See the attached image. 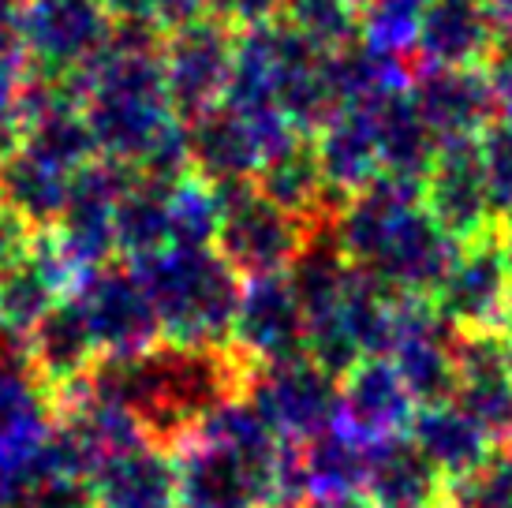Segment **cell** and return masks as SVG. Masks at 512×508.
Listing matches in <instances>:
<instances>
[{"label": "cell", "instance_id": "obj_1", "mask_svg": "<svg viewBox=\"0 0 512 508\" xmlns=\"http://www.w3.org/2000/svg\"><path fill=\"white\" fill-rule=\"evenodd\" d=\"M255 363L236 344L161 337L139 355H101L83 389L135 415L146 441L176 449L214 411L247 393Z\"/></svg>", "mask_w": 512, "mask_h": 508}, {"label": "cell", "instance_id": "obj_2", "mask_svg": "<svg viewBox=\"0 0 512 508\" xmlns=\"http://www.w3.org/2000/svg\"><path fill=\"white\" fill-rule=\"evenodd\" d=\"M333 236L367 277L393 296L430 299L456 243L423 202V184L400 176H374L344 202Z\"/></svg>", "mask_w": 512, "mask_h": 508}, {"label": "cell", "instance_id": "obj_3", "mask_svg": "<svg viewBox=\"0 0 512 508\" xmlns=\"http://www.w3.org/2000/svg\"><path fill=\"white\" fill-rule=\"evenodd\" d=\"M180 508H285L281 456L285 438L240 396L214 411L176 449Z\"/></svg>", "mask_w": 512, "mask_h": 508}, {"label": "cell", "instance_id": "obj_4", "mask_svg": "<svg viewBox=\"0 0 512 508\" xmlns=\"http://www.w3.org/2000/svg\"><path fill=\"white\" fill-rule=\"evenodd\" d=\"M150 292L161 333L187 344H232L243 281L217 247H165L131 262Z\"/></svg>", "mask_w": 512, "mask_h": 508}, {"label": "cell", "instance_id": "obj_5", "mask_svg": "<svg viewBox=\"0 0 512 508\" xmlns=\"http://www.w3.org/2000/svg\"><path fill=\"white\" fill-rule=\"evenodd\" d=\"M210 187L221 202V228L214 240L217 254L243 281L288 273L303 243L311 240V225L285 206H277L270 195H262L255 176L221 180Z\"/></svg>", "mask_w": 512, "mask_h": 508}, {"label": "cell", "instance_id": "obj_6", "mask_svg": "<svg viewBox=\"0 0 512 508\" xmlns=\"http://www.w3.org/2000/svg\"><path fill=\"white\" fill-rule=\"evenodd\" d=\"M430 303L460 333L505 329L512 322V288L501 221L456 243L438 288L430 292Z\"/></svg>", "mask_w": 512, "mask_h": 508}, {"label": "cell", "instance_id": "obj_7", "mask_svg": "<svg viewBox=\"0 0 512 508\" xmlns=\"http://www.w3.org/2000/svg\"><path fill=\"white\" fill-rule=\"evenodd\" d=\"M116 19L105 0H23L15 30L30 68L42 75H75L105 53Z\"/></svg>", "mask_w": 512, "mask_h": 508}, {"label": "cell", "instance_id": "obj_8", "mask_svg": "<svg viewBox=\"0 0 512 508\" xmlns=\"http://www.w3.org/2000/svg\"><path fill=\"white\" fill-rule=\"evenodd\" d=\"M243 396L285 441H307L341 423V378L311 355L255 367Z\"/></svg>", "mask_w": 512, "mask_h": 508}, {"label": "cell", "instance_id": "obj_9", "mask_svg": "<svg viewBox=\"0 0 512 508\" xmlns=\"http://www.w3.org/2000/svg\"><path fill=\"white\" fill-rule=\"evenodd\" d=\"M72 299L101 344V355H139L165 337L146 284L128 258H109L79 273Z\"/></svg>", "mask_w": 512, "mask_h": 508}, {"label": "cell", "instance_id": "obj_10", "mask_svg": "<svg viewBox=\"0 0 512 508\" xmlns=\"http://www.w3.org/2000/svg\"><path fill=\"white\" fill-rule=\"evenodd\" d=\"M232 60H236V30L221 23L217 15L191 19L165 34L161 68H165L169 101L180 120L225 101Z\"/></svg>", "mask_w": 512, "mask_h": 508}, {"label": "cell", "instance_id": "obj_11", "mask_svg": "<svg viewBox=\"0 0 512 508\" xmlns=\"http://www.w3.org/2000/svg\"><path fill=\"white\" fill-rule=\"evenodd\" d=\"M128 165H116L109 157H94L86 169L75 172L68 206L60 213L57 228L49 232L60 243V251L68 254L75 273L101 266L116 254V198L131 180Z\"/></svg>", "mask_w": 512, "mask_h": 508}, {"label": "cell", "instance_id": "obj_12", "mask_svg": "<svg viewBox=\"0 0 512 508\" xmlns=\"http://www.w3.org/2000/svg\"><path fill=\"white\" fill-rule=\"evenodd\" d=\"M456 344L460 329L445 322L430 299H400L397 337L389 344V359L408 385L415 408L453 400Z\"/></svg>", "mask_w": 512, "mask_h": 508}, {"label": "cell", "instance_id": "obj_13", "mask_svg": "<svg viewBox=\"0 0 512 508\" xmlns=\"http://www.w3.org/2000/svg\"><path fill=\"white\" fill-rule=\"evenodd\" d=\"M423 202L453 240H468L475 232L498 225L483 157H479V135L441 142L434 165L423 176Z\"/></svg>", "mask_w": 512, "mask_h": 508}, {"label": "cell", "instance_id": "obj_14", "mask_svg": "<svg viewBox=\"0 0 512 508\" xmlns=\"http://www.w3.org/2000/svg\"><path fill=\"white\" fill-rule=\"evenodd\" d=\"M79 273L60 251V243L42 232L15 262L0 269V337L27 340V333L72 296Z\"/></svg>", "mask_w": 512, "mask_h": 508}, {"label": "cell", "instance_id": "obj_15", "mask_svg": "<svg viewBox=\"0 0 512 508\" xmlns=\"http://www.w3.org/2000/svg\"><path fill=\"white\" fill-rule=\"evenodd\" d=\"M453 400L494 445H512V359L505 329L460 333Z\"/></svg>", "mask_w": 512, "mask_h": 508}, {"label": "cell", "instance_id": "obj_16", "mask_svg": "<svg viewBox=\"0 0 512 508\" xmlns=\"http://www.w3.org/2000/svg\"><path fill=\"white\" fill-rule=\"evenodd\" d=\"M23 352H27V367L45 385V393L53 396L57 408L83 389L86 378L101 363L98 337L72 296L60 299L57 307L30 329Z\"/></svg>", "mask_w": 512, "mask_h": 508}, {"label": "cell", "instance_id": "obj_17", "mask_svg": "<svg viewBox=\"0 0 512 508\" xmlns=\"http://www.w3.org/2000/svg\"><path fill=\"white\" fill-rule=\"evenodd\" d=\"M232 344L255 367L307 355V314L299 307L285 273L247 281L240 311H236V325H232Z\"/></svg>", "mask_w": 512, "mask_h": 508}, {"label": "cell", "instance_id": "obj_18", "mask_svg": "<svg viewBox=\"0 0 512 508\" xmlns=\"http://www.w3.org/2000/svg\"><path fill=\"white\" fill-rule=\"evenodd\" d=\"M505 27L494 0H427L412 57L427 68H483Z\"/></svg>", "mask_w": 512, "mask_h": 508}, {"label": "cell", "instance_id": "obj_19", "mask_svg": "<svg viewBox=\"0 0 512 508\" xmlns=\"http://www.w3.org/2000/svg\"><path fill=\"white\" fill-rule=\"evenodd\" d=\"M412 101L427 116L434 135L445 139H475L501 113L498 94L483 68H427L419 64L408 79Z\"/></svg>", "mask_w": 512, "mask_h": 508}, {"label": "cell", "instance_id": "obj_20", "mask_svg": "<svg viewBox=\"0 0 512 508\" xmlns=\"http://www.w3.org/2000/svg\"><path fill=\"white\" fill-rule=\"evenodd\" d=\"M57 426V404L27 367L23 340L0 337V467L27 460Z\"/></svg>", "mask_w": 512, "mask_h": 508}, {"label": "cell", "instance_id": "obj_21", "mask_svg": "<svg viewBox=\"0 0 512 508\" xmlns=\"http://www.w3.org/2000/svg\"><path fill=\"white\" fill-rule=\"evenodd\" d=\"M363 494H370L382 508H438L449 497V475L408 430H400L367 441Z\"/></svg>", "mask_w": 512, "mask_h": 508}, {"label": "cell", "instance_id": "obj_22", "mask_svg": "<svg viewBox=\"0 0 512 508\" xmlns=\"http://www.w3.org/2000/svg\"><path fill=\"white\" fill-rule=\"evenodd\" d=\"M184 142L191 172L206 184L247 180L262 169V142H258L255 120L228 101L184 116Z\"/></svg>", "mask_w": 512, "mask_h": 508}, {"label": "cell", "instance_id": "obj_23", "mask_svg": "<svg viewBox=\"0 0 512 508\" xmlns=\"http://www.w3.org/2000/svg\"><path fill=\"white\" fill-rule=\"evenodd\" d=\"M415 400L389 355H363L341 374V423L363 441H378L408 430Z\"/></svg>", "mask_w": 512, "mask_h": 508}, {"label": "cell", "instance_id": "obj_24", "mask_svg": "<svg viewBox=\"0 0 512 508\" xmlns=\"http://www.w3.org/2000/svg\"><path fill=\"white\" fill-rule=\"evenodd\" d=\"M363 109H367L370 127H374L378 161H382L385 176H400V180L423 184V176H427L434 157H438L441 139L434 135V127L427 124V116L419 113L408 83L389 86L385 94L367 101Z\"/></svg>", "mask_w": 512, "mask_h": 508}, {"label": "cell", "instance_id": "obj_25", "mask_svg": "<svg viewBox=\"0 0 512 508\" xmlns=\"http://www.w3.org/2000/svg\"><path fill=\"white\" fill-rule=\"evenodd\" d=\"M94 508H180L176 456L165 445L139 441L90 475Z\"/></svg>", "mask_w": 512, "mask_h": 508}, {"label": "cell", "instance_id": "obj_26", "mask_svg": "<svg viewBox=\"0 0 512 508\" xmlns=\"http://www.w3.org/2000/svg\"><path fill=\"white\" fill-rule=\"evenodd\" d=\"M311 139L318 165H322V176H326V184L333 191L352 198L359 187H367L374 176H382L374 127H370V116L363 105L337 109Z\"/></svg>", "mask_w": 512, "mask_h": 508}, {"label": "cell", "instance_id": "obj_27", "mask_svg": "<svg viewBox=\"0 0 512 508\" xmlns=\"http://www.w3.org/2000/svg\"><path fill=\"white\" fill-rule=\"evenodd\" d=\"M408 434H412L434 464L449 475V482L456 475H464L471 467H479L498 449L483 426L471 419L468 411L460 408L456 400H441V404H423L415 408L412 423H408Z\"/></svg>", "mask_w": 512, "mask_h": 508}, {"label": "cell", "instance_id": "obj_28", "mask_svg": "<svg viewBox=\"0 0 512 508\" xmlns=\"http://www.w3.org/2000/svg\"><path fill=\"white\" fill-rule=\"evenodd\" d=\"M172 187L165 180L131 172L120 198H116V254L139 262L146 254L165 251L172 243Z\"/></svg>", "mask_w": 512, "mask_h": 508}, {"label": "cell", "instance_id": "obj_29", "mask_svg": "<svg viewBox=\"0 0 512 508\" xmlns=\"http://www.w3.org/2000/svg\"><path fill=\"white\" fill-rule=\"evenodd\" d=\"M72 172L49 165L30 150L15 146L0 157V195L27 217L38 232H53L72 195Z\"/></svg>", "mask_w": 512, "mask_h": 508}, {"label": "cell", "instance_id": "obj_30", "mask_svg": "<svg viewBox=\"0 0 512 508\" xmlns=\"http://www.w3.org/2000/svg\"><path fill=\"white\" fill-rule=\"evenodd\" d=\"M299 456H303V475H307V494H311V501H329V497H344L363 490L367 441L356 438L344 423L329 426V430H322V434H314L307 441H299Z\"/></svg>", "mask_w": 512, "mask_h": 508}, {"label": "cell", "instance_id": "obj_31", "mask_svg": "<svg viewBox=\"0 0 512 508\" xmlns=\"http://www.w3.org/2000/svg\"><path fill=\"white\" fill-rule=\"evenodd\" d=\"M427 0H363L359 8V38L385 57L408 60L415 53L419 19Z\"/></svg>", "mask_w": 512, "mask_h": 508}, {"label": "cell", "instance_id": "obj_32", "mask_svg": "<svg viewBox=\"0 0 512 508\" xmlns=\"http://www.w3.org/2000/svg\"><path fill=\"white\" fill-rule=\"evenodd\" d=\"M172 247H214L221 228V202L195 172L172 187Z\"/></svg>", "mask_w": 512, "mask_h": 508}, {"label": "cell", "instance_id": "obj_33", "mask_svg": "<svg viewBox=\"0 0 512 508\" xmlns=\"http://www.w3.org/2000/svg\"><path fill=\"white\" fill-rule=\"evenodd\" d=\"M30 57L15 27H0V157L23 139V90L30 79Z\"/></svg>", "mask_w": 512, "mask_h": 508}, {"label": "cell", "instance_id": "obj_34", "mask_svg": "<svg viewBox=\"0 0 512 508\" xmlns=\"http://www.w3.org/2000/svg\"><path fill=\"white\" fill-rule=\"evenodd\" d=\"M453 508H512V445H498L479 467L449 482Z\"/></svg>", "mask_w": 512, "mask_h": 508}, {"label": "cell", "instance_id": "obj_35", "mask_svg": "<svg viewBox=\"0 0 512 508\" xmlns=\"http://www.w3.org/2000/svg\"><path fill=\"white\" fill-rule=\"evenodd\" d=\"M285 19L322 49H337V45L359 38L356 0H288Z\"/></svg>", "mask_w": 512, "mask_h": 508}, {"label": "cell", "instance_id": "obj_36", "mask_svg": "<svg viewBox=\"0 0 512 508\" xmlns=\"http://www.w3.org/2000/svg\"><path fill=\"white\" fill-rule=\"evenodd\" d=\"M479 157H483L486 184H490V198H494V213L501 221L512 213V113L501 109L479 131Z\"/></svg>", "mask_w": 512, "mask_h": 508}, {"label": "cell", "instance_id": "obj_37", "mask_svg": "<svg viewBox=\"0 0 512 508\" xmlns=\"http://www.w3.org/2000/svg\"><path fill=\"white\" fill-rule=\"evenodd\" d=\"M116 23H143L161 34L210 15V0H105Z\"/></svg>", "mask_w": 512, "mask_h": 508}, {"label": "cell", "instance_id": "obj_38", "mask_svg": "<svg viewBox=\"0 0 512 508\" xmlns=\"http://www.w3.org/2000/svg\"><path fill=\"white\" fill-rule=\"evenodd\" d=\"M19 508H94V490L83 475H45L27 490Z\"/></svg>", "mask_w": 512, "mask_h": 508}, {"label": "cell", "instance_id": "obj_39", "mask_svg": "<svg viewBox=\"0 0 512 508\" xmlns=\"http://www.w3.org/2000/svg\"><path fill=\"white\" fill-rule=\"evenodd\" d=\"M285 4L288 0H210V15L232 30H251L285 19Z\"/></svg>", "mask_w": 512, "mask_h": 508}, {"label": "cell", "instance_id": "obj_40", "mask_svg": "<svg viewBox=\"0 0 512 508\" xmlns=\"http://www.w3.org/2000/svg\"><path fill=\"white\" fill-rule=\"evenodd\" d=\"M34 240H38V228L30 225L27 217L0 195V269L8 266V262H15Z\"/></svg>", "mask_w": 512, "mask_h": 508}, {"label": "cell", "instance_id": "obj_41", "mask_svg": "<svg viewBox=\"0 0 512 508\" xmlns=\"http://www.w3.org/2000/svg\"><path fill=\"white\" fill-rule=\"evenodd\" d=\"M483 71L486 79H490V86H494V94H498V105L505 113H512V27L501 30L498 45L486 57Z\"/></svg>", "mask_w": 512, "mask_h": 508}, {"label": "cell", "instance_id": "obj_42", "mask_svg": "<svg viewBox=\"0 0 512 508\" xmlns=\"http://www.w3.org/2000/svg\"><path fill=\"white\" fill-rule=\"evenodd\" d=\"M307 508H382L370 494L356 490V494H344V497H329V501H311Z\"/></svg>", "mask_w": 512, "mask_h": 508}, {"label": "cell", "instance_id": "obj_43", "mask_svg": "<svg viewBox=\"0 0 512 508\" xmlns=\"http://www.w3.org/2000/svg\"><path fill=\"white\" fill-rule=\"evenodd\" d=\"M23 0H0V27H15Z\"/></svg>", "mask_w": 512, "mask_h": 508}, {"label": "cell", "instance_id": "obj_44", "mask_svg": "<svg viewBox=\"0 0 512 508\" xmlns=\"http://www.w3.org/2000/svg\"><path fill=\"white\" fill-rule=\"evenodd\" d=\"M501 243H505V262H509V288H512V213L501 217Z\"/></svg>", "mask_w": 512, "mask_h": 508}, {"label": "cell", "instance_id": "obj_45", "mask_svg": "<svg viewBox=\"0 0 512 508\" xmlns=\"http://www.w3.org/2000/svg\"><path fill=\"white\" fill-rule=\"evenodd\" d=\"M505 340H509V359H512V322L505 325Z\"/></svg>", "mask_w": 512, "mask_h": 508}, {"label": "cell", "instance_id": "obj_46", "mask_svg": "<svg viewBox=\"0 0 512 508\" xmlns=\"http://www.w3.org/2000/svg\"><path fill=\"white\" fill-rule=\"evenodd\" d=\"M438 508H453V505H449V501H445V505H438Z\"/></svg>", "mask_w": 512, "mask_h": 508}, {"label": "cell", "instance_id": "obj_47", "mask_svg": "<svg viewBox=\"0 0 512 508\" xmlns=\"http://www.w3.org/2000/svg\"><path fill=\"white\" fill-rule=\"evenodd\" d=\"M509 27H512V15H509Z\"/></svg>", "mask_w": 512, "mask_h": 508}]
</instances>
